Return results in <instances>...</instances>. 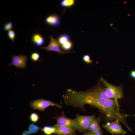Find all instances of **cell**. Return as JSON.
Wrapping results in <instances>:
<instances>
[{
    "instance_id": "cell-1",
    "label": "cell",
    "mask_w": 135,
    "mask_h": 135,
    "mask_svg": "<svg viewBox=\"0 0 135 135\" xmlns=\"http://www.w3.org/2000/svg\"><path fill=\"white\" fill-rule=\"evenodd\" d=\"M63 98L66 105L79 108L83 111L85 110V105L88 104L105 113L108 110L109 106L108 101L93 96L87 91H78L68 89Z\"/></svg>"
},
{
    "instance_id": "cell-2",
    "label": "cell",
    "mask_w": 135,
    "mask_h": 135,
    "mask_svg": "<svg viewBox=\"0 0 135 135\" xmlns=\"http://www.w3.org/2000/svg\"><path fill=\"white\" fill-rule=\"evenodd\" d=\"M100 80L106 87L105 92L109 98L113 99L115 103L117 111L120 113L119 106L118 100L123 97V92L122 87L120 86H116L113 85L106 80L101 78Z\"/></svg>"
},
{
    "instance_id": "cell-3",
    "label": "cell",
    "mask_w": 135,
    "mask_h": 135,
    "mask_svg": "<svg viewBox=\"0 0 135 135\" xmlns=\"http://www.w3.org/2000/svg\"><path fill=\"white\" fill-rule=\"evenodd\" d=\"M95 116H84L77 114L73 120L76 124V129L79 132L83 133L87 130L91 121Z\"/></svg>"
},
{
    "instance_id": "cell-4",
    "label": "cell",
    "mask_w": 135,
    "mask_h": 135,
    "mask_svg": "<svg viewBox=\"0 0 135 135\" xmlns=\"http://www.w3.org/2000/svg\"><path fill=\"white\" fill-rule=\"evenodd\" d=\"M31 107L34 110L43 111L47 107L50 106H56L60 108H63L62 106L54 103L49 100L40 99L32 101L30 103Z\"/></svg>"
},
{
    "instance_id": "cell-5",
    "label": "cell",
    "mask_w": 135,
    "mask_h": 135,
    "mask_svg": "<svg viewBox=\"0 0 135 135\" xmlns=\"http://www.w3.org/2000/svg\"><path fill=\"white\" fill-rule=\"evenodd\" d=\"M120 121L117 119L111 122H108L102 125V127L108 132L112 134L124 135L126 132L123 129L120 124Z\"/></svg>"
},
{
    "instance_id": "cell-6",
    "label": "cell",
    "mask_w": 135,
    "mask_h": 135,
    "mask_svg": "<svg viewBox=\"0 0 135 135\" xmlns=\"http://www.w3.org/2000/svg\"><path fill=\"white\" fill-rule=\"evenodd\" d=\"M57 125L65 126L76 130V124L73 119L67 118L65 116L64 112L61 115L55 118Z\"/></svg>"
},
{
    "instance_id": "cell-7",
    "label": "cell",
    "mask_w": 135,
    "mask_h": 135,
    "mask_svg": "<svg viewBox=\"0 0 135 135\" xmlns=\"http://www.w3.org/2000/svg\"><path fill=\"white\" fill-rule=\"evenodd\" d=\"M12 60L9 66H13L18 68L23 69L27 68L26 62L27 60V57L23 55L19 56L13 55L12 56Z\"/></svg>"
},
{
    "instance_id": "cell-8",
    "label": "cell",
    "mask_w": 135,
    "mask_h": 135,
    "mask_svg": "<svg viewBox=\"0 0 135 135\" xmlns=\"http://www.w3.org/2000/svg\"><path fill=\"white\" fill-rule=\"evenodd\" d=\"M51 41L50 44L48 46L41 47V48L46 50L49 52L52 51L56 52L59 54H61L63 55L64 54L75 52H66L63 51L61 50L60 46V45L58 41L56 39L54 38L52 36L50 37Z\"/></svg>"
},
{
    "instance_id": "cell-9",
    "label": "cell",
    "mask_w": 135,
    "mask_h": 135,
    "mask_svg": "<svg viewBox=\"0 0 135 135\" xmlns=\"http://www.w3.org/2000/svg\"><path fill=\"white\" fill-rule=\"evenodd\" d=\"M55 131L54 134L58 135H71L75 133L76 130L57 124L54 126Z\"/></svg>"
},
{
    "instance_id": "cell-10",
    "label": "cell",
    "mask_w": 135,
    "mask_h": 135,
    "mask_svg": "<svg viewBox=\"0 0 135 135\" xmlns=\"http://www.w3.org/2000/svg\"><path fill=\"white\" fill-rule=\"evenodd\" d=\"M87 91L93 95L105 100H107L110 99L107 95L105 90L102 87H97Z\"/></svg>"
},
{
    "instance_id": "cell-11",
    "label": "cell",
    "mask_w": 135,
    "mask_h": 135,
    "mask_svg": "<svg viewBox=\"0 0 135 135\" xmlns=\"http://www.w3.org/2000/svg\"><path fill=\"white\" fill-rule=\"evenodd\" d=\"M100 118L94 117L91 121L87 130L95 133L100 131L101 129L100 125Z\"/></svg>"
},
{
    "instance_id": "cell-12",
    "label": "cell",
    "mask_w": 135,
    "mask_h": 135,
    "mask_svg": "<svg viewBox=\"0 0 135 135\" xmlns=\"http://www.w3.org/2000/svg\"><path fill=\"white\" fill-rule=\"evenodd\" d=\"M45 21L48 25L55 27H58L61 23L59 16L55 14L51 15L47 17Z\"/></svg>"
},
{
    "instance_id": "cell-13",
    "label": "cell",
    "mask_w": 135,
    "mask_h": 135,
    "mask_svg": "<svg viewBox=\"0 0 135 135\" xmlns=\"http://www.w3.org/2000/svg\"><path fill=\"white\" fill-rule=\"evenodd\" d=\"M32 41L36 46H40L43 44L44 40V38L40 34L36 33L33 35Z\"/></svg>"
},
{
    "instance_id": "cell-14",
    "label": "cell",
    "mask_w": 135,
    "mask_h": 135,
    "mask_svg": "<svg viewBox=\"0 0 135 135\" xmlns=\"http://www.w3.org/2000/svg\"><path fill=\"white\" fill-rule=\"evenodd\" d=\"M70 40L69 35L66 34H63L60 35L58 39V41L61 46Z\"/></svg>"
},
{
    "instance_id": "cell-15",
    "label": "cell",
    "mask_w": 135,
    "mask_h": 135,
    "mask_svg": "<svg viewBox=\"0 0 135 135\" xmlns=\"http://www.w3.org/2000/svg\"><path fill=\"white\" fill-rule=\"evenodd\" d=\"M75 1L74 0H64L60 3V5L63 7H70L75 4Z\"/></svg>"
},
{
    "instance_id": "cell-16",
    "label": "cell",
    "mask_w": 135,
    "mask_h": 135,
    "mask_svg": "<svg viewBox=\"0 0 135 135\" xmlns=\"http://www.w3.org/2000/svg\"><path fill=\"white\" fill-rule=\"evenodd\" d=\"M41 130L45 134L47 135L54 134L55 131L54 127L51 126L45 127L44 128H41Z\"/></svg>"
},
{
    "instance_id": "cell-17",
    "label": "cell",
    "mask_w": 135,
    "mask_h": 135,
    "mask_svg": "<svg viewBox=\"0 0 135 135\" xmlns=\"http://www.w3.org/2000/svg\"><path fill=\"white\" fill-rule=\"evenodd\" d=\"M73 46V43L70 40L69 41L61 46V48L64 50L68 51L72 48Z\"/></svg>"
},
{
    "instance_id": "cell-18",
    "label": "cell",
    "mask_w": 135,
    "mask_h": 135,
    "mask_svg": "<svg viewBox=\"0 0 135 135\" xmlns=\"http://www.w3.org/2000/svg\"><path fill=\"white\" fill-rule=\"evenodd\" d=\"M40 55L37 52H34L31 54L30 58L33 61L36 62L40 60Z\"/></svg>"
},
{
    "instance_id": "cell-19",
    "label": "cell",
    "mask_w": 135,
    "mask_h": 135,
    "mask_svg": "<svg viewBox=\"0 0 135 135\" xmlns=\"http://www.w3.org/2000/svg\"><path fill=\"white\" fill-rule=\"evenodd\" d=\"M30 118L31 121L33 123L37 122L39 119L38 115L36 113H32L30 115Z\"/></svg>"
},
{
    "instance_id": "cell-20",
    "label": "cell",
    "mask_w": 135,
    "mask_h": 135,
    "mask_svg": "<svg viewBox=\"0 0 135 135\" xmlns=\"http://www.w3.org/2000/svg\"><path fill=\"white\" fill-rule=\"evenodd\" d=\"M15 36L16 34L14 31L11 30L9 31L8 33V36L13 42L15 41Z\"/></svg>"
},
{
    "instance_id": "cell-21",
    "label": "cell",
    "mask_w": 135,
    "mask_h": 135,
    "mask_svg": "<svg viewBox=\"0 0 135 135\" xmlns=\"http://www.w3.org/2000/svg\"><path fill=\"white\" fill-rule=\"evenodd\" d=\"M13 25L12 22H10L7 23L4 25V29L5 31H9L12 28Z\"/></svg>"
},
{
    "instance_id": "cell-22",
    "label": "cell",
    "mask_w": 135,
    "mask_h": 135,
    "mask_svg": "<svg viewBox=\"0 0 135 135\" xmlns=\"http://www.w3.org/2000/svg\"><path fill=\"white\" fill-rule=\"evenodd\" d=\"M83 60L84 61L88 64H91L92 63L90 56L88 55H85L83 57Z\"/></svg>"
},
{
    "instance_id": "cell-23",
    "label": "cell",
    "mask_w": 135,
    "mask_h": 135,
    "mask_svg": "<svg viewBox=\"0 0 135 135\" xmlns=\"http://www.w3.org/2000/svg\"><path fill=\"white\" fill-rule=\"evenodd\" d=\"M34 126V124H31L30 125L29 128V131L30 134H31L33 133V128Z\"/></svg>"
},
{
    "instance_id": "cell-24",
    "label": "cell",
    "mask_w": 135,
    "mask_h": 135,
    "mask_svg": "<svg viewBox=\"0 0 135 135\" xmlns=\"http://www.w3.org/2000/svg\"><path fill=\"white\" fill-rule=\"evenodd\" d=\"M39 129V127L37 126H34L33 128V132L34 133H37Z\"/></svg>"
},
{
    "instance_id": "cell-25",
    "label": "cell",
    "mask_w": 135,
    "mask_h": 135,
    "mask_svg": "<svg viewBox=\"0 0 135 135\" xmlns=\"http://www.w3.org/2000/svg\"><path fill=\"white\" fill-rule=\"evenodd\" d=\"M85 133L86 135H96L95 133L90 131L87 132Z\"/></svg>"
},
{
    "instance_id": "cell-26",
    "label": "cell",
    "mask_w": 135,
    "mask_h": 135,
    "mask_svg": "<svg viewBox=\"0 0 135 135\" xmlns=\"http://www.w3.org/2000/svg\"><path fill=\"white\" fill-rule=\"evenodd\" d=\"M130 75L131 77L135 78V71H131Z\"/></svg>"
},
{
    "instance_id": "cell-27",
    "label": "cell",
    "mask_w": 135,
    "mask_h": 135,
    "mask_svg": "<svg viewBox=\"0 0 135 135\" xmlns=\"http://www.w3.org/2000/svg\"><path fill=\"white\" fill-rule=\"evenodd\" d=\"M96 135H103L102 130L101 129L95 133Z\"/></svg>"
},
{
    "instance_id": "cell-28",
    "label": "cell",
    "mask_w": 135,
    "mask_h": 135,
    "mask_svg": "<svg viewBox=\"0 0 135 135\" xmlns=\"http://www.w3.org/2000/svg\"><path fill=\"white\" fill-rule=\"evenodd\" d=\"M30 135L29 131H24L22 134V135Z\"/></svg>"
},
{
    "instance_id": "cell-29",
    "label": "cell",
    "mask_w": 135,
    "mask_h": 135,
    "mask_svg": "<svg viewBox=\"0 0 135 135\" xmlns=\"http://www.w3.org/2000/svg\"><path fill=\"white\" fill-rule=\"evenodd\" d=\"M71 135H77L75 133H74V134H72ZM82 135H86L85 133L84 134H83Z\"/></svg>"
}]
</instances>
